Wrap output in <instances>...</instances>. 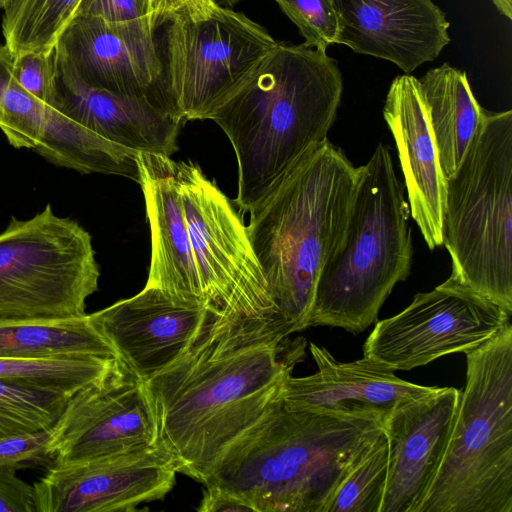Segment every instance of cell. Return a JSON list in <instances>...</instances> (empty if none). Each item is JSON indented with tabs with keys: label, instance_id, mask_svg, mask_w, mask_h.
I'll use <instances>...</instances> for the list:
<instances>
[{
	"label": "cell",
	"instance_id": "cell-1",
	"mask_svg": "<svg viewBox=\"0 0 512 512\" xmlns=\"http://www.w3.org/2000/svg\"><path fill=\"white\" fill-rule=\"evenodd\" d=\"M273 320L217 316L169 367L145 382L156 444L204 483L226 448L255 424L303 354Z\"/></svg>",
	"mask_w": 512,
	"mask_h": 512
},
{
	"label": "cell",
	"instance_id": "cell-2",
	"mask_svg": "<svg viewBox=\"0 0 512 512\" xmlns=\"http://www.w3.org/2000/svg\"><path fill=\"white\" fill-rule=\"evenodd\" d=\"M355 167L328 138L308 147L248 212L246 225L285 336L308 328L321 271L356 194Z\"/></svg>",
	"mask_w": 512,
	"mask_h": 512
},
{
	"label": "cell",
	"instance_id": "cell-3",
	"mask_svg": "<svg viewBox=\"0 0 512 512\" xmlns=\"http://www.w3.org/2000/svg\"><path fill=\"white\" fill-rule=\"evenodd\" d=\"M343 92L338 62L326 51L277 42L210 117L238 163L232 202L248 213L311 145L327 139Z\"/></svg>",
	"mask_w": 512,
	"mask_h": 512
},
{
	"label": "cell",
	"instance_id": "cell-4",
	"mask_svg": "<svg viewBox=\"0 0 512 512\" xmlns=\"http://www.w3.org/2000/svg\"><path fill=\"white\" fill-rule=\"evenodd\" d=\"M382 432L374 418L293 409L276 397L226 448L204 484L255 512H323Z\"/></svg>",
	"mask_w": 512,
	"mask_h": 512
},
{
	"label": "cell",
	"instance_id": "cell-5",
	"mask_svg": "<svg viewBox=\"0 0 512 512\" xmlns=\"http://www.w3.org/2000/svg\"><path fill=\"white\" fill-rule=\"evenodd\" d=\"M410 208L390 149L379 143L361 166L345 233L319 276L308 327L366 330L411 269Z\"/></svg>",
	"mask_w": 512,
	"mask_h": 512
},
{
	"label": "cell",
	"instance_id": "cell-6",
	"mask_svg": "<svg viewBox=\"0 0 512 512\" xmlns=\"http://www.w3.org/2000/svg\"><path fill=\"white\" fill-rule=\"evenodd\" d=\"M466 354L447 449L418 512H512V325Z\"/></svg>",
	"mask_w": 512,
	"mask_h": 512
},
{
	"label": "cell",
	"instance_id": "cell-7",
	"mask_svg": "<svg viewBox=\"0 0 512 512\" xmlns=\"http://www.w3.org/2000/svg\"><path fill=\"white\" fill-rule=\"evenodd\" d=\"M442 245L450 277L512 314V111H485L447 177Z\"/></svg>",
	"mask_w": 512,
	"mask_h": 512
},
{
	"label": "cell",
	"instance_id": "cell-8",
	"mask_svg": "<svg viewBox=\"0 0 512 512\" xmlns=\"http://www.w3.org/2000/svg\"><path fill=\"white\" fill-rule=\"evenodd\" d=\"M159 93L184 124L210 119L277 41L241 12L201 1L165 22Z\"/></svg>",
	"mask_w": 512,
	"mask_h": 512
},
{
	"label": "cell",
	"instance_id": "cell-9",
	"mask_svg": "<svg viewBox=\"0 0 512 512\" xmlns=\"http://www.w3.org/2000/svg\"><path fill=\"white\" fill-rule=\"evenodd\" d=\"M99 277L89 232L50 204L0 232V317L86 315Z\"/></svg>",
	"mask_w": 512,
	"mask_h": 512
},
{
	"label": "cell",
	"instance_id": "cell-10",
	"mask_svg": "<svg viewBox=\"0 0 512 512\" xmlns=\"http://www.w3.org/2000/svg\"><path fill=\"white\" fill-rule=\"evenodd\" d=\"M175 168L203 301L232 320L276 322L274 301L234 203L197 163L176 161Z\"/></svg>",
	"mask_w": 512,
	"mask_h": 512
},
{
	"label": "cell",
	"instance_id": "cell-11",
	"mask_svg": "<svg viewBox=\"0 0 512 512\" xmlns=\"http://www.w3.org/2000/svg\"><path fill=\"white\" fill-rule=\"evenodd\" d=\"M511 314L449 277L418 293L400 313L376 322L363 357L392 371L411 370L439 357L467 353L494 337Z\"/></svg>",
	"mask_w": 512,
	"mask_h": 512
},
{
	"label": "cell",
	"instance_id": "cell-12",
	"mask_svg": "<svg viewBox=\"0 0 512 512\" xmlns=\"http://www.w3.org/2000/svg\"><path fill=\"white\" fill-rule=\"evenodd\" d=\"M156 436L145 382L119 359L104 378L71 395L48 449L53 464H70L151 447Z\"/></svg>",
	"mask_w": 512,
	"mask_h": 512
},
{
	"label": "cell",
	"instance_id": "cell-13",
	"mask_svg": "<svg viewBox=\"0 0 512 512\" xmlns=\"http://www.w3.org/2000/svg\"><path fill=\"white\" fill-rule=\"evenodd\" d=\"M177 467L154 445L70 464H52L33 486L35 512H131L159 500L175 484Z\"/></svg>",
	"mask_w": 512,
	"mask_h": 512
},
{
	"label": "cell",
	"instance_id": "cell-14",
	"mask_svg": "<svg viewBox=\"0 0 512 512\" xmlns=\"http://www.w3.org/2000/svg\"><path fill=\"white\" fill-rule=\"evenodd\" d=\"M89 315L118 358L144 382L180 358L221 316L204 302L153 287Z\"/></svg>",
	"mask_w": 512,
	"mask_h": 512
},
{
	"label": "cell",
	"instance_id": "cell-15",
	"mask_svg": "<svg viewBox=\"0 0 512 512\" xmlns=\"http://www.w3.org/2000/svg\"><path fill=\"white\" fill-rule=\"evenodd\" d=\"M150 18L111 23L75 16L61 33L56 53L90 87L117 95L159 93L163 65Z\"/></svg>",
	"mask_w": 512,
	"mask_h": 512
},
{
	"label": "cell",
	"instance_id": "cell-16",
	"mask_svg": "<svg viewBox=\"0 0 512 512\" xmlns=\"http://www.w3.org/2000/svg\"><path fill=\"white\" fill-rule=\"evenodd\" d=\"M460 391L437 387L398 405L383 421L388 476L380 512H418L443 461Z\"/></svg>",
	"mask_w": 512,
	"mask_h": 512
},
{
	"label": "cell",
	"instance_id": "cell-17",
	"mask_svg": "<svg viewBox=\"0 0 512 512\" xmlns=\"http://www.w3.org/2000/svg\"><path fill=\"white\" fill-rule=\"evenodd\" d=\"M336 43L388 60L405 74L434 61L451 41L450 23L433 0H333Z\"/></svg>",
	"mask_w": 512,
	"mask_h": 512
},
{
	"label": "cell",
	"instance_id": "cell-18",
	"mask_svg": "<svg viewBox=\"0 0 512 512\" xmlns=\"http://www.w3.org/2000/svg\"><path fill=\"white\" fill-rule=\"evenodd\" d=\"M310 352L318 371L305 377L289 374L277 395L293 409L368 417L383 423L398 405L437 388L402 380L394 371L365 357L341 363L314 343Z\"/></svg>",
	"mask_w": 512,
	"mask_h": 512
},
{
	"label": "cell",
	"instance_id": "cell-19",
	"mask_svg": "<svg viewBox=\"0 0 512 512\" xmlns=\"http://www.w3.org/2000/svg\"><path fill=\"white\" fill-rule=\"evenodd\" d=\"M56 107L97 135L138 152L171 157L183 122L156 94L117 95L82 82L56 53Z\"/></svg>",
	"mask_w": 512,
	"mask_h": 512
},
{
	"label": "cell",
	"instance_id": "cell-20",
	"mask_svg": "<svg viewBox=\"0 0 512 512\" xmlns=\"http://www.w3.org/2000/svg\"><path fill=\"white\" fill-rule=\"evenodd\" d=\"M384 119L394 137L408 193L410 216L428 248L443 243L442 218L447 178L437 153L418 79L396 76L386 95Z\"/></svg>",
	"mask_w": 512,
	"mask_h": 512
},
{
	"label": "cell",
	"instance_id": "cell-21",
	"mask_svg": "<svg viewBox=\"0 0 512 512\" xmlns=\"http://www.w3.org/2000/svg\"><path fill=\"white\" fill-rule=\"evenodd\" d=\"M137 160L151 232V262L145 287L204 302L178 189L176 161L146 152H139Z\"/></svg>",
	"mask_w": 512,
	"mask_h": 512
},
{
	"label": "cell",
	"instance_id": "cell-22",
	"mask_svg": "<svg viewBox=\"0 0 512 512\" xmlns=\"http://www.w3.org/2000/svg\"><path fill=\"white\" fill-rule=\"evenodd\" d=\"M444 175H452L482 125L485 111L477 102L465 71L444 63L418 79Z\"/></svg>",
	"mask_w": 512,
	"mask_h": 512
},
{
	"label": "cell",
	"instance_id": "cell-23",
	"mask_svg": "<svg viewBox=\"0 0 512 512\" xmlns=\"http://www.w3.org/2000/svg\"><path fill=\"white\" fill-rule=\"evenodd\" d=\"M90 356L119 359L90 315L0 317V358L67 359Z\"/></svg>",
	"mask_w": 512,
	"mask_h": 512
},
{
	"label": "cell",
	"instance_id": "cell-24",
	"mask_svg": "<svg viewBox=\"0 0 512 512\" xmlns=\"http://www.w3.org/2000/svg\"><path fill=\"white\" fill-rule=\"evenodd\" d=\"M34 150L47 161L80 173L117 175L140 182L138 151L97 135L56 107H47Z\"/></svg>",
	"mask_w": 512,
	"mask_h": 512
},
{
	"label": "cell",
	"instance_id": "cell-25",
	"mask_svg": "<svg viewBox=\"0 0 512 512\" xmlns=\"http://www.w3.org/2000/svg\"><path fill=\"white\" fill-rule=\"evenodd\" d=\"M81 0H7L2 32L13 55L50 53L74 18Z\"/></svg>",
	"mask_w": 512,
	"mask_h": 512
},
{
	"label": "cell",
	"instance_id": "cell-26",
	"mask_svg": "<svg viewBox=\"0 0 512 512\" xmlns=\"http://www.w3.org/2000/svg\"><path fill=\"white\" fill-rule=\"evenodd\" d=\"M119 359L90 356L67 359L0 358V380L61 391L70 395L94 383Z\"/></svg>",
	"mask_w": 512,
	"mask_h": 512
},
{
	"label": "cell",
	"instance_id": "cell-27",
	"mask_svg": "<svg viewBox=\"0 0 512 512\" xmlns=\"http://www.w3.org/2000/svg\"><path fill=\"white\" fill-rule=\"evenodd\" d=\"M70 394L0 380V438L51 429Z\"/></svg>",
	"mask_w": 512,
	"mask_h": 512
},
{
	"label": "cell",
	"instance_id": "cell-28",
	"mask_svg": "<svg viewBox=\"0 0 512 512\" xmlns=\"http://www.w3.org/2000/svg\"><path fill=\"white\" fill-rule=\"evenodd\" d=\"M388 441L382 432L337 487L323 512H380L388 476Z\"/></svg>",
	"mask_w": 512,
	"mask_h": 512
},
{
	"label": "cell",
	"instance_id": "cell-29",
	"mask_svg": "<svg viewBox=\"0 0 512 512\" xmlns=\"http://www.w3.org/2000/svg\"><path fill=\"white\" fill-rule=\"evenodd\" d=\"M47 106L12 79L0 102V129L13 147L34 150Z\"/></svg>",
	"mask_w": 512,
	"mask_h": 512
},
{
	"label": "cell",
	"instance_id": "cell-30",
	"mask_svg": "<svg viewBox=\"0 0 512 512\" xmlns=\"http://www.w3.org/2000/svg\"><path fill=\"white\" fill-rule=\"evenodd\" d=\"M298 27L304 44L326 51L336 43L338 18L333 0H275Z\"/></svg>",
	"mask_w": 512,
	"mask_h": 512
},
{
	"label": "cell",
	"instance_id": "cell-31",
	"mask_svg": "<svg viewBox=\"0 0 512 512\" xmlns=\"http://www.w3.org/2000/svg\"><path fill=\"white\" fill-rule=\"evenodd\" d=\"M13 78L28 93L54 106L56 100V64L50 53L24 52L14 56Z\"/></svg>",
	"mask_w": 512,
	"mask_h": 512
},
{
	"label": "cell",
	"instance_id": "cell-32",
	"mask_svg": "<svg viewBox=\"0 0 512 512\" xmlns=\"http://www.w3.org/2000/svg\"><path fill=\"white\" fill-rule=\"evenodd\" d=\"M51 429L0 438V469L14 470L52 465L49 454Z\"/></svg>",
	"mask_w": 512,
	"mask_h": 512
},
{
	"label": "cell",
	"instance_id": "cell-33",
	"mask_svg": "<svg viewBox=\"0 0 512 512\" xmlns=\"http://www.w3.org/2000/svg\"><path fill=\"white\" fill-rule=\"evenodd\" d=\"M75 16L96 17L111 23L146 18L153 22L151 0H81Z\"/></svg>",
	"mask_w": 512,
	"mask_h": 512
},
{
	"label": "cell",
	"instance_id": "cell-34",
	"mask_svg": "<svg viewBox=\"0 0 512 512\" xmlns=\"http://www.w3.org/2000/svg\"><path fill=\"white\" fill-rule=\"evenodd\" d=\"M0 512H35L33 486L14 469H0Z\"/></svg>",
	"mask_w": 512,
	"mask_h": 512
},
{
	"label": "cell",
	"instance_id": "cell-35",
	"mask_svg": "<svg viewBox=\"0 0 512 512\" xmlns=\"http://www.w3.org/2000/svg\"><path fill=\"white\" fill-rule=\"evenodd\" d=\"M199 512H255L254 508L240 497L215 486H206Z\"/></svg>",
	"mask_w": 512,
	"mask_h": 512
},
{
	"label": "cell",
	"instance_id": "cell-36",
	"mask_svg": "<svg viewBox=\"0 0 512 512\" xmlns=\"http://www.w3.org/2000/svg\"><path fill=\"white\" fill-rule=\"evenodd\" d=\"M207 0H151L153 23L157 27L164 22L176 11L193 3Z\"/></svg>",
	"mask_w": 512,
	"mask_h": 512
},
{
	"label": "cell",
	"instance_id": "cell-37",
	"mask_svg": "<svg viewBox=\"0 0 512 512\" xmlns=\"http://www.w3.org/2000/svg\"><path fill=\"white\" fill-rule=\"evenodd\" d=\"M14 55L4 44H0V102L5 90L13 79Z\"/></svg>",
	"mask_w": 512,
	"mask_h": 512
},
{
	"label": "cell",
	"instance_id": "cell-38",
	"mask_svg": "<svg viewBox=\"0 0 512 512\" xmlns=\"http://www.w3.org/2000/svg\"><path fill=\"white\" fill-rule=\"evenodd\" d=\"M496 9L508 19H512V0H492Z\"/></svg>",
	"mask_w": 512,
	"mask_h": 512
},
{
	"label": "cell",
	"instance_id": "cell-39",
	"mask_svg": "<svg viewBox=\"0 0 512 512\" xmlns=\"http://www.w3.org/2000/svg\"><path fill=\"white\" fill-rule=\"evenodd\" d=\"M215 1L224 7H233L234 5L239 3L241 0H215Z\"/></svg>",
	"mask_w": 512,
	"mask_h": 512
},
{
	"label": "cell",
	"instance_id": "cell-40",
	"mask_svg": "<svg viewBox=\"0 0 512 512\" xmlns=\"http://www.w3.org/2000/svg\"><path fill=\"white\" fill-rule=\"evenodd\" d=\"M5 2H6V0H0V8H3Z\"/></svg>",
	"mask_w": 512,
	"mask_h": 512
},
{
	"label": "cell",
	"instance_id": "cell-41",
	"mask_svg": "<svg viewBox=\"0 0 512 512\" xmlns=\"http://www.w3.org/2000/svg\"><path fill=\"white\" fill-rule=\"evenodd\" d=\"M7 1V0H6Z\"/></svg>",
	"mask_w": 512,
	"mask_h": 512
}]
</instances>
